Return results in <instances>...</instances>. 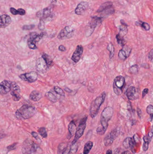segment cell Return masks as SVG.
<instances>
[{"label": "cell", "instance_id": "obj_17", "mask_svg": "<svg viewBox=\"0 0 153 154\" xmlns=\"http://www.w3.org/2000/svg\"><path fill=\"white\" fill-rule=\"evenodd\" d=\"M83 47L81 45H78L76 48V50L73 53L72 56H71V60L75 63H77L79 61L80 58H81L82 54L83 53Z\"/></svg>", "mask_w": 153, "mask_h": 154}, {"label": "cell", "instance_id": "obj_32", "mask_svg": "<svg viewBox=\"0 0 153 154\" xmlns=\"http://www.w3.org/2000/svg\"><path fill=\"white\" fill-rule=\"evenodd\" d=\"M68 148V145L65 143H61L58 147V154H62Z\"/></svg>", "mask_w": 153, "mask_h": 154}, {"label": "cell", "instance_id": "obj_45", "mask_svg": "<svg viewBox=\"0 0 153 154\" xmlns=\"http://www.w3.org/2000/svg\"><path fill=\"white\" fill-rule=\"evenodd\" d=\"M149 59L150 60V61H153V50L151 49V51L149 52V53L148 55Z\"/></svg>", "mask_w": 153, "mask_h": 154}, {"label": "cell", "instance_id": "obj_10", "mask_svg": "<svg viewBox=\"0 0 153 154\" xmlns=\"http://www.w3.org/2000/svg\"><path fill=\"white\" fill-rule=\"evenodd\" d=\"M75 31V29L70 26L65 27L59 33L58 38L60 40L69 39L73 36Z\"/></svg>", "mask_w": 153, "mask_h": 154}, {"label": "cell", "instance_id": "obj_35", "mask_svg": "<svg viewBox=\"0 0 153 154\" xmlns=\"http://www.w3.org/2000/svg\"><path fill=\"white\" fill-rule=\"evenodd\" d=\"M38 132L43 138H46L48 136L46 129L45 127H41V128H39L38 129Z\"/></svg>", "mask_w": 153, "mask_h": 154}, {"label": "cell", "instance_id": "obj_14", "mask_svg": "<svg viewBox=\"0 0 153 154\" xmlns=\"http://www.w3.org/2000/svg\"><path fill=\"white\" fill-rule=\"evenodd\" d=\"M12 81L5 80L0 83V94L1 95L7 94L11 90Z\"/></svg>", "mask_w": 153, "mask_h": 154}, {"label": "cell", "instance_id": "obj_48", "mask_svg": "<svg viewBox=\"0 0 153 154\" xmlns=\"http://www.w3.org/2000/svg\"><path fill=\"white\" fill-rule=\"evenodd\" d=\"M137 114L138 116L140 118H141V113H142V112H141V110L139 108H137Z\"/></svg>", "mask_w": 153, "mask_h": 154}, {"label": "cell", "instance_id": "obj_15", "mask_svg": "<svg viewBox=\"0 0 153 154\" xmlns=\"http://www.w3.org/2000/svg\"><path fill=\"white\" fill-rule=\"evenodd\" d=\"M51 14L52 7H49L39 10L36 13V16L37 17L40 18V19L44 20V19L51 16Z\"/></svg>", "mask_w": 153, "mask_h": 154}, {"label": "cell", "instance_id": "obj_47", "mask_svg": "<svg viewBox=\"0 0 153 154\" xmlns=\"http://www.w3.org/2000/svg\"><path fill=\"white\" fill-rule=\"evenodd\" d=\"M59 50L61 52H64L66 51V48L64 46L61 45L59 46Z\"/></svg>", "mask_w": 153, "mask_h": 154}, {"label": "cell", "instance_id": "obj_43", "mask_svg": "<svg viewBox=\"0 0 153 154\" xmlns=\"http://www.w3.org/2000/svg\"><path fill=\"white\" fill-rule=\"evenodd\" d=\"M32 135L36 140L39 141H41V138H39V135H38V134H37L36 132H32Z\"/></svg>", "mask_w": 153, "mask_h": 154}, {"label": "cell", "instance_id": "obj_31", "mask_svg": "<svg viewBox=\"0 0 153 154\" xmlns=\"http://www.w3.org/2000/svg\"><path fill=\"white\" fill-rule=\"evenodd\" d=\"M93 147V143L91 141H88L85 145L84 149V154H88Z\"/></svg>", "mask_w": 153, "mask_h": 154}, {"label": "cell", "instance_id": "obj_42", "mask_svg": "<svg viewBox=\"0 0 153 154\" xmlns=\"http://www.w3.org/2000/svg\"><path fill=\"white\" fill-rule=\"evenodd\" d=\"M38 28L40 30H43L45 28V23L43 20L40 19L39 25H38Z\"/></svg>", "mask_w": 153, "mask_h": 154}, {"label": "cell", "instance_id": "obj_24", "mask_svg": "<svg viewBox=\"0 0 153 154\" xmlns=\"http://www.w3.org/2000/svg\"><path fill=\"white\" fill-rule=\"evenodd\" d=\"M36 68L39 72H43L45 70H47L48 69L45 62L42 58L39 59L37 61Z\"/></svg>", "mask_w": 153, "mask_h": 154}, {"label": "cell", "instance_id": "obj_25", "mask_svg": "<svg viewBox=\"0 0 153 154\" xmlns=\"http://www.w3.org/2000/svg\"><path fill=\"white\" fill-rule=\"evenodd\" d=\"M42 58L43 59L44 61L45 62L46 65H47V68L49 69L50 67L53 66V61L52 59L51 58V56L48 55L45 53H43L42 55Z\"/></svg>", "mask_w": 153, "mask_h": 154}, {"label": "cell", "instance_id": "obj_13", "mask_svg": "<svg viewBox=\"0 0 153 154\" xmlns=\"http://www.w3.org/2000/svg\"><path fill=\"white\" fill-rule=\"evenodd\" d=\"M10 94L12 96V99L14 101H19L21 99V90L19 86L16 82L12 81V87L10 90Z\"/></svg>", "mask_w": 153, "mask_h": 154}, {"label": "cell", "instance_id": "obj_23", "mask_svg": "<svg viewBox=\"0 0 153 154\" xmlns=\"http://www.w3.org/2000/svg\"><path fill=\"white\" fill-rule=\"evenodd\" d=\"M42 93L36 90L33 91L30 94V96H29L30 99L34 102H38L42 99Z\"/></svg>", "mask_w": 153, "mask_h": 154}, {"label": "cell", "instance_id": "obj_16", "mask_svg": "<svg viewBox=\"0 0 153 154\" xmlns=\"http://www.w3.org/2000/svg\"><path fill=\"white\" fill-rule=\"evenodd\" d=\"M131 49L129 46L125 45L119 51L118 54L119 58L122 61H125L130 55L131 52Z\"/></svg>", "mask_w": 153, "mask_h": 154}, {"label": "cell", "instance_id": "obj_1", "mask_svg": "<svg viewBox=\"0 0 153 154\" xmlns=\"http://www.w3.org/2000/svg\"><path fill=\"white\" fill-rule=\"evenodd\" d=\"M36 112L35 107L28 105H24L17 110L15 116L18 120H27L34 116Z\"/></svg>", "mask_w": 153, "mask_h": 154}, {"label": "cell", "instance_id": "obj_11", "mask_svg": "<svg viewBox=\"0 0 153 154\" xmlns=\"http://www.w3.org/2000/svg\"><path fill=\"white\" fill-rule=\"evenodd\" d=\"M19 78L29 83L36 82L38 78V73L36 72L31 71L19 75Z\"/></svg>", "mask_w": 153, "mask_h": 154}, {"label": "cell", "instance_id": "obj_4", "mask_svg": "<svg viewBox=\"0 0 153 154\" xmlns=\"http://www.w3.org/2000/svg\"><path fill=\"white\" fill-rule=\"evenodd\" d=\"M39 146L33 141L27 139L23 142L22 151L24 154H32L36 152Z\"/></svg>", "mask_w": 153, "mask_h": 154}, {"label": "cell", "instance_id": "obj_50", "mask_svg": "<svg viewBox=\"0 0 153 154\" xmlns=\"http://www.w3.org/2000/svg\"><path fill=\"white\" fill-rule=\"evenodd\" d=\"M70 148L68 149L67 148V149L65 150V151L63 152V153H62V154H69L70 153Z\"/></svg>", "mask_w": 153, "mask_h": 154}, {"label": "cell", "instance_id": "obj_28", "mask_svg": "<svg viewBox=\"0 0 153 154\" xmlns=\"http://www.w3.org/2000/svg\"><path fill=\"white\" fill-rule=\"evenodd\" d=\"M45 96L47 97V99H49L52 102L56 103L58 101V98L53 92H51V91L47 92L45 93Z\"/></svg>", "mask_w": 153, "mask_h": 154}, {"label": "cell", "instance_id": "obj_22", "mask_svg": "<svg viewBox=\"0 0 153 154\" xmlns=\"http://www.w3.org/2000/svg\"><path fill=\"white\" fill-rule=\"evenodd\" d=\"M123 147L126 149H130L131 150H133V147L135 145V142L132 139V138L130 137H128L126 138L123 141Z\"/></svg>", "mask_w": 153, "mask_h": 154}, {"label": "cell", "instance_id": "obj_34", "mask_svg": "<svg viewBox=\"0 0 153 154\" xmlns=\"http://www.w3.org/2000/svg\"><path fill=\"white\" fill-rule=\"evenodd\" d=\"M116 38L118 44L120 45L122 47H123L125 45L126 42L125 41L123 37H122L120 36L119 34H117L116 35Z\"/></svg>", "mask_w": 153, "mask_h": 154}, {"label": "cell", "instance_id": "obj_20", "mask_svg": "<svg viewBox=\"0 0 153 154\" xmlns=\"http://www.w3.org/2000/svg\"><path fill=\"white\" fill-rule=\"evenodd\" d=\"M152 137H153V132H152V130H151V132H149L148 135L144 136L143 138L144 143L143 145V150L144 151H146L148 149L149 146L152 140Z\"/></svg>", "mask_w": 153, "mask_h": 154}, {"label": "cell", "instance_id": "obj_12", "mask_svg": "<svg viewBox=\"0 0 153 154\" xmlns=\"http://www.w3.org/2000/svg\"><path fill=\"white\" fill-rule=\"evenodd\" d=\"M119 132L117 129L113 130L111 132L107 134L104 139V143L105 146L108 147L112 144L114 141L118 137Z\"/></svg>", "mask_w": 153, "mask_h": 154}, {"label": "cell", "instance_id": "obj_44", "mask_svg": "<svg viewBox=\"0 0 153 154\" xmlns=\"http://www.w3.org/2000/svg\"><path fill=\"white\" fill-rule=\"evenodd\" d=\"M97 133L101 134V135H103L105 132V131L104 129H103L102 127H98L97 129Z\"/></svg>", "mask_w": 153, "mask_h": 154}, {"label": "cell", "instance_id": "obj_46", "mask_svg": "<svg viewBox=\"0 0 153 154\" xmlns=\"http://www.w3.org/2000/svg\"><path fill=\"white\" fill-rule=\"evenodd\" d=\"M149 93V89L148 88H145L143 90V92H142V97L144 98L146 95L147 94Z\"/></svg>", "mask_w": 153, "mask_h": 154}, {"label": "cell", "instance_id": "obj_49", "mask_svg": "<svg viewBox=\"0 0 153 154\" xmlns=\"http://www.w3.org/2000/svg\"><path fill=\"white\" fill-rule=\"evenodd\" d=\"M127 108H128V111H131V102H129V101H128V103H127Z\"/></svg>", "mask_w": 153, "mask_h": 154}, {"label": "cell", "instance_id": "obj_19", "mask_svg": "<svg viewBox=\"0 0 153 154\" xmlns=\"http://www.w3.org/2000/svg\"><path fill=\"white\" fill-rule=\"evenodd\" d=\"M12 22V19L7 15L0 16V28H5L10 25Z\"/></svg>", "mask_w": 153, "mask_h": 154}, {"label": "cell", "instance_id": "obj_7", "mask_svg": "<svg viewBox=\"0 0 153 154\" xmlns=\"http://www.w3.org/2000/svg\"><path fill=\"white\" fill-rule=\"evenodd\" d=\"M88 117L85 116L84 117L80 120L79 125L76 129V133H75V138L72 142V144L76 143L77 141L83 136L85 132V129L86 127V122L87 120Z\"/></svg>", "mask_w": 153, "mask_h": 154}, {"label": "cell", "instance_id": "obj_8", "mask_svg": "<svg viewBox=\"0 0 153 154\" xmlns=\"http://www.w3.org/2000/svg\"><path fill=\"white\" fill-rule=\"evenodd\" d=\"M114 11L112 2L108 1L103 3L97 10V12L101 13V15L103 16H107L113 14Z\"/></svg>", "mask_w": 153, "mask_h": 154}, {"label": "cell", "instance_id": "obj_27", "mask_svg": "<svg viewBox=\"0 0 153 154\" xmlns=\"http://www.w3.org/2000/svg\"><path fill=\"white\" fill-rule=\"evenodd\" d=\"M10 11L12 15L16 16V15H20V16H25L26 14V11L25 10L22 8L16 10L13 7L10 8Z\"/></svg>", "mask_w": 153, "mask_h": 154}, {"label": "cell", "instance_id": "obj_26", "mask_svg": "<svg viewBox=\"0 0 153 154\" xmlns=\"http://www.w3.org/2000/svg\"><path fill=\"white\" fill-rule=\"evenodd\" d=\"M121 23L122 25L120 27V33L118 34L120 36L122 37H124V36L126 35V34L128 33V25H126L125 24V23H123L122 21L121 20Z\"/></svg>", "mask_w": 153, "mask_h": 154}, {"label": "cell", "instance_id": "obj_51", "mask_svg": "<svg viewBox=\"0 0 153 154\" xmlns=\"http://www.w3.org/2000/svg\"><path fill=\"white\" fill-rule=\"evenodd\" d=\"M64 90H65L66 92H68V93H71V89H70L69 88H68V87H66V88H65Z\"/></svg>", "mask_w": 153, "mask_h": 154}, {"label": "cell", "instance_id": "obj_21", "mask_svg": "<svg viewBox=\"0 0 153 154\" xmlns=\"http://www.w3.org/2000/svg\"><path fill=\"white\" fill-rule=\"evenodd\" d=\"M136 94V88L133 86L130 87L126 91V96L128 100L130 101L135 100Z\"/></svg>", "mask_w": 153, "mask_h": 154}, {"label": "cell", "instance_id": "obj_3", "mask_svg": "<svg viewBox=\"0 0 153 154\" xmlns=\"http://www.w3.org/2000/svg\"><path fill=\"white\" fill-rule=\"evenodd\" d=\"M113 114V108L110 106L105 107L101 114V123L105 132L108 127V122L111 119Z\"/></svg>", "mask_w": 153, "mask_h": 154}, {"label": "cell", "instance_id": "obj_38", "mask_svg": "<svg viewBox=\"0 0 153 154\" xmlns=\"http://www.w3.org/2000/svg\"><path fill=\"white\" fill-rule=\"evenodd\" d=\"M138 71V68L137 65H134L131 66L129 70V72L132 74H136L137 73Z\"/></svg>", "mask_w": 153, "mask_h": 154}, {"label": "cell", "instance_id": "obj_29", "mask_svg": "<svg viewBox=\"0 0 153 154\" xmlns=\"http://www.w3.org/2000/svg\"><path fill=\"white\" fill-rule=\"evenodd\" d=\"M76 130V126L74 121H71L68 125V131L71 136L75 134Z\"/></svg>", "mask_w": 153, "mask_h": 154}, {"label": "cell", "instance_id": "obj_18", "mask_svg": "<svg viewBox=\"0 0 153 154\" xmlns=\"http://www.w3.org/2000/svg\"><path fill=\"white\" fill-rule=\"evenodd\" d=\"M88 7V4L86 1H81L77 6L75 12L76 15H82L85 13Z\"/></svg>", "mask_w": 153, "mask_h": 154}, {"label": "cell", "instance_id": "obj_33", "mask_svg": "<svg viewBox=\"0 0 153 154\" xmlns=\"http://www.w3.org/2000/svg\"><path fill=\"white\" fill-rule=\"evenodd\" d=\"M106 48L110 52V59H112L114 55V48L113 45L111 43H110Z\"/></svg>", "mask_w": 153, "mask_h": 154}, {"label": "cell", "instance_id": "obj_39", "mask_svg": "<svg viewBox=\"0 0 153 154\" xmlns=\"http://www.w3.org/2000/svg\"><path fill=\"white\" fill-rule=\"evenodd\" d=\"M17 143H13L12 145H10L8 147H7V152H9V151H11V150H14L16 149L17 147Z\"/></svg>", "mask_w": 153, "mask_h": 154}, {"label": "cell", "instance_id": "obj_41", "mask_svg": "<svg viewBox=\"0 0 153 154\" xmlns=\"http://www.w3.org/2000/svg\"><path fill=\"white\" fill-rule=\"evenodd\" d=\"M114 154H131L129 151L128 150H124V151H121L120 149H117L115 150Z\"/></svg>", "mask_w": 153, "mask_h": 154}, {"label": "cell", "instance_id": "obj_2", "mask_svg": "<svg viewBox=\"0 0 153 154\" xmlns=\"http://www.w3.org/2000/svg\"><path fill=\"white\" fill-rule=\"evenodd\" d=\"M106 97V93L103 92L101 95L97 96L91 102L90 108V115L92 118H95L98 114L100 107L103 103Z\"/></svg>", "mask_w": 153, "mask_h": 154}, {"label": "cell", "instance_id": "obj_37", "mask_svg": "<svg viewBox=\"0 0 153 154\" xmlns=\"http://www.w3.org/2000/svg\"><path fill=\"white\" fill-rule=\"evenodd\" d=\"M146 112L148 114L150 115L151 121H152V119H153V106L152 105H149L147 107Z\"/></svg>", "mask_w": 153, "mask_h": 154}, {"label": "cell", "instance_id": "obj_36", "mask_svg": "<svg viewBox=\"0 0 153 154\" xmlns=\"http://www.w3.org/2000/svg\"><path fill=\"white\" fill-rule=\"evenodd\" d=\"M53 89H54V92L57 94L61 96H64V95H65V93H64V91L60 87L55 86L54 87Z\"/></svg>", "mask_w": 153, "mask_h": 154}, {"label": "cell", "instance_id": "obj_6", "mask_svg": "<svg viewBox=\"0 0 153 154\" xmlns=\"http://www.w3.org/2000/svg\"><path fill=\"white\" fill-rule=\"evenodd\" d=\"M45 33L42 32L41 34H37V33H33L31 34L30 37L27 40V45L30 49L36 50L37 49L36 43L39 42L43 38Z\"/></svg>", "mask_w": 153, "mask_h": 154}, {"label": "cell", "instance_id": "obj_5", "mask_svg": "<svg viewBox=\"0 0 153 154\" xmlns=\"http://www.w3.org/2000/svg\"><path fill=\"white\" fill-rule=\"evenodd\" d=\"M125 84V78L123 76L120 75L115 77L114 81L113 87L114 92L116 95H120L122 93Z\"/></svg>", "mask_w": 153, "mask_h": 154}, {"label": "cell", "instance_id": "obj_52", "mask_svg": "<svg viewBox=\"0 0 153 154\" xmlns=\"http://www.w3.org/2000/svg\"><path fill=\"white\" fill-rule=\"evenodd\" d=\"M106 154H112L111 150H108L106 151Z\"/></svg>", "mask_w": 153, "mask_h": 154}, {"label": "cell", "instance_id": "obj_30", "mask_svg": "<svg viewBox=\"0 0 153 154\" xmlns=\"http://www.w3.org/2000/svg\"><path fill=\"white\" fill-rule=\"evenodd\" d=\"M135 24H136V25L141 27L144 30H146V31H148L150 29V26L146 22L138 21L136 22Z\"/></svg>", "mask_w": 153, "mask_h": 154}, {"label": "cell", "instance_id": "obj_53", "mask_svg": "<svg viewBox=\"0 0 153 154\" xmlns=\"http://www.w3.org/2000/svg\"><path fill=\"white\" fill-rule=\"evenodd\" d=\"M53 1H55V2H56V0H52Z\"/></svg>", "mask_w": 153, "mask_h": 154}, {"label": "cell", "instance_id": "obj_40", "mask_svg": "<svg viewBox=\"0 0 153 154\" xmlns=\"http://www.w3.org/2000/svg\"><path fill=\"white\" fill-rule=\"evenodd\" d=\"M35 27V25H25L23 26L22 29L23 30H30L34 29Z\"/></svg>", "mask_w": 153, "mask_h": 154}, {"label": "cell", "instance_id": "obj_9", "mask_svg": "<svg viewBox=\"0 0 153 154\" xmlns=\"http://www.w3.org/2000/svg\"><path fill=\"white\" fill-rule=\"evenodd\" d=\"M102 18L97 16L93 17L88 24V28L86 32V37H89L94 33L96 28L102 23Z\"/></svg>", "mask_w": 153, "mask_h": 154}]
</instances>
